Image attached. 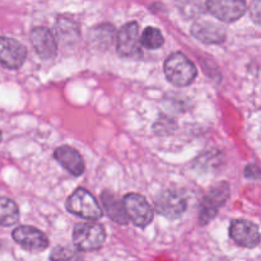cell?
Listing matches in <instances>:
<instances>
[{"label": "cell", "instance_id": "8fae6325", "mask_svg": "<svg viewBox=\"0 0 261 261\" xmlns=\"http://www.w3.org/2000/svg\"><path fill=\"white\" fill-rule=\"evenodd\" d=\"M117 53L125 58H133L140 54L139 25L137 22L126 23L117 33Z\"/></svg>", "mask_w": 261, "mask_h": 261}, {"label": "cell", "instance_id": "9c48e42d", "mask_svg": "<svg viewBox=\"0 0 261 261\" xmlns=\"http://www.w3.org/2000/svg\"><path fill=\"white\" fill-rule=\"evenodd\" d=\"M229 236L237 245L247 249L256 247L260 242L259 227L252 222L237 219L229 226Z\"/></svg>", "mask_w": 261, "mask_h": 261}, {"label": "cell", "instance_id": "7402d4cb", "mask_svg": "<svg viewBox=\"0 0 261 261\" xmlns=\"http://www.w3.org/2000/svg\"><path fill=\"white\" fill-rule=\"evenodd\" d=\"M0 140H2V132H0Z\"/></svg>", "mask_w": 261, "mask_h": 261}, {"label": "cell", "instance_id": "52a82bcc", "mask_svg": "<svg viewBox=\"0 0 261 261\" xmlns=\"http://www.w3.org/2000/svg\"><path fill=\"white\" fill-rule=\"evenodd\" d=\"M13 240L23 249L32 252H40L47 249L48 240L43 232L31 226H19L13 231Z\"/></svg>", "mask_w": 261, "mask_h": 261}, {"label": "cell", "instance_id": "7a4b0ae2", "mask_svg": "<svg viewBox=\"0 0 261 261\" xmlns=\"http://www.w3.org/2000/svg\"><path fill=\"white\" fill-rule=\"evenodd\" d=\"M66 209L74 216H78L87 221H98L103 212L97 203L96 198L86 189H76L66 200Z\"/></svg>", "mask_w": 261, "mask_h": 261}, {"label": "cell", "instance_id": "6da1fadb", "mask_svg": "<svg viewBox=\"0 0 261 261\" xmlns=\"http://www.w3.org/2000/svg\"><path fill=\"white\" fill-rule=\"evenodd\" d=\"M165 74L170 83L176 87L190 86L196 78L198 69L182 53H173L165 61Z\"/></svg>", "mask_w": 261, "mask_h": 261}, {"label": "cell", "instance_id": "5bb4252c", "mask_svg": "<svg viewBox=\"0 0 261 261\" xmlns=\"http://www.w3.org/2000/svg\"><path fill=\"white\" fill-rule=\"evenodd\" d=\"M54 157L73 176L83 175L86 165H84V161L82 158L81 153L74 149V148L68 147V145L56 148L55 152H54Z\"/></svg>", "mask_w": 261, "mask_h": 261}, {"label": "cell", "instance_id": "ac0fdd59", "mask_svg": "<svg viewBox=\"0 0 261 261\" xmlns=\"http://www.w3.org/2000/svg\"><path fill=\"white\" fill-rule=\"evenodd\" d=\"M165 42L162 32L154 27H147L143 32L142 38H140V45L144 46L149 50H157Z\"/></svg>", "mask_w": 261, "mask_h": 261}, {"label": "cell", "instance_id": "ba28073f", "mask_svg": "<svg viewBox=\"0 0 261 261\" xmlns=\"http://www.w3.org/2000/svg\"><path fill=\"white\" fill-rule=\"evenodd\" d=\"M27 59L24 46L13 38L0 37V64L8 69H19Z\"/></svg>", "mask_w": 261, "mask_h": 261}, {"label": "cell", "instance_id": "e0dca14e", "mask_svg": "<svg viewBox=\"0 0 261 261\" xmlns=\"http://www.w3.org/2000/svg\"><path fill=\"white\" fill-rule=\"evenodd\" d=\"M19 211L12 199L0 198V226L9 227L18 222Z\"/></svg>", "mask_w": 261, "mask_h": 261}, {"label": "cell", "instance_id": "d6986e66", "mask_svg": "<svg viewBox=\"0 0 261 261\" xmlns=\"http://www.w3.org/2000/svg\"><path fill=\"white\" fill-rule=\"evenodd\" d=\"M51 261H82V255L78 249L69 246H58L51 251Z\"/></svg>", "mask_w": 261, "mask_h": 261}, {"label": "cell", "instance_id": "30bf717a", "mask_svg": "<svg viewBox=\"0 0 261 261\" xmlns=\"http://www.w3.org/2000/svg\"><path fill=\"white\" fill-rule=\"evenodd\" d=\"M154 206L155 211L161 216L170 219H177L186 211V201L176 191L167 190L157 195L154 200Z\"/></svg>", "mask_w": 261, "mask_h": 261}, {"label": "cell", "instance_id": "9a60e30c", "mask_svg": "<svg viewBox=\"0 0 261 261\" xmlns=\"http://www.w3.org/2000/svg\"><path fill=\"white\" fill-rule=\"evenodd\" d=\"M102 204H103V208L106 211L107 216L112 219L114 222L120 224H126L129 222L127 218L126 211H125L124 203L121 200H119L116 195H114L110 191H103L101 195Z\"/></svg>", "mask_w": 261, "mask_h": 261}, {"label": "cell", "instance_id": "5b68a950", "mask_svg": "<svg viewBox=\"0 0 261 261\" xmlns=\"http://www.w3.org/2000/svg\"><path fill=\"white\" fill-rule=\"evenodd\" d=\"M124 206L126 211L127 218L138 227H147L153 221L152 206L148 204L147 199L139 194H127L124 198Z\"/></svg>", "mask_w": 261, "mask_h": 261}, {"label": "cell", "instance_id": "ffe728a7", "mask_svg": "<svg viewBox=\"0 0 261 261\" xmlns=\"http://www.w3.org/2000/svg\"><path fill=\"white\" fill-rule=\"evenodd\" d=\"M245 175H246V177L251 178V180H259L260 178L259 167H257L256 165H249L246 167V171H245Z\"/></svg>", "mask_w": 261, "mask_h": 261}, {"label": "cell", "instance_id": "277c9868", "mask_svg": "<svg viewBox=\"0 0 261 261\" xmlns=\"http://www.w3.org/2000/svg\"><path fill=\"white\" fill-rule=\"evenodd\" d=\"M229 196V186L227 182H221L211 189L208 195L203 199L199 212V222L205 226L213 221L218 214L219 206L223 205Z\"/></svg>", "mask_w": 261, "mask_h": 261}, {"label": "cell", "instance_id": "44dd1931", "mask_svg": "<svg viewBox=\"0 0 261 261\" xmlns=\"http://www.w3.org/2000/svg\"><path fill=\"white\" fill-rule=\"evenodd\" d=\"M251 15L256 23H259L260 18V0H254L251 5Z\"/></svg>", "mask_w": 261, "mask_h": 261}, {"label": "cell", "instance_id": "3957f363", "mask_svg": "<svg viewBox=\"0 0 261 261\" xmlns=\"http://www.w3.org/2000/svg\"><path fill=\"white\" fill-rule=\"evenodd\" d=\"M106 240L105 228L94 222L79 223L74 227L73 242L79 251H94L103 245Z\"/></svg>", "mask_w": 261, "mask_h": 261}, {"label": "cell", "instance_id": "4fadbf2b", "mask_svg": "<svg viewBox=\"0 0 261 261\" xmlns=\"http://www.w3.org/2000/svg\"><path fill=\"white\" fill-rule=\"evenodd\" d=\"M191 33L200 42L212 45V43L223 42L226 38V30L217 23L209 20H199L191 27Z\"/></svg>", "mask_w": 261, "mask_h": 261}, {"label": "cell", "instance_id": "7c38bea8", "mask_svg": "<svg viewBox=\"0 0 261 261\" xmlns=\"http://www.w3.org/2000/svg\"><path fill=\"white\" fill-rule=\"evenodd\" d=\"M31 42L41 59L50 60L58 54V45L54 33L48 28L36 27L31 32Z\"/></svg>", "mask_w": 261, "mask_h": 261}, {"label": "cell", "instance_id": "8992f818", "mask_svg": "<svg viewBox=\"0 0 261 261\" xmlns=\"http://www.w3.org/2000/svg\"><path fill=\"white\" fill-rule=\"evenodd\" d=\"M206 9L222 22H236L247 9L245 0H206Z\"/></svg>", "mask_w": 261, "mask_h": 261}, {"label": "cell", "instance_id": "2e32d148", "mask_svg": "<svg viewBox=\"0 0 261 261\" xmlns=\"http://www.w3.org/2000/svg\"><path fill=\"white\" fill-rule=\"evenodd\" d=\"M115 40V28L111 24H99L91 32V41L99 48H106L112 45Z\"/></svg>", "mask_w": 261, "mask_h": 261}]
</instances>
